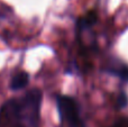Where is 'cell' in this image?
<instances>
[{
  "label": "cell",
  "instance_id": "cell-1",
  "mask_svg": "<svg viewBox=\"0 0 128 127\" xmlns=\"http://www.w3.org/2000/svg\"><path fill=\"white\" fill-rule=\"evenodd\" d=\"M42 91L32 89L19 98L7 101L0 109V124L8 127H38Z\"/></svg>",
  "mask_w": 128,
  "mask_h": 127
},
{
  "label": "cell",
  "instance_id": "cell-3",
  "mask_svg": "<svg viewBox=\"0 0 128 127\" xmlns=\"http://www.w3.org/2000/svg\"><path fill=\"white\" fill-rule=\"evenodd\" d=\"M106 71L112 76H117L122 81L128 82V65L125 63H122L120 61L111 62L109 66L106 69Z\"/></svg>",
  "mask_w": 128,
  "mask_h": 127
},
{
  "label": "cell",
  "instance_id": "cell-5",
  "mask_svg": "<svg viewBox=\"0 0 128 127\" xmlns=\"http://www.w3.org/2000/svg\"><path fill=\"white\" fill-rule=\"evenodd\" d=\"M109 127H128V118L127 117H122V118L117 119Z\"/></svg>",
  "mask_w": 128,
  "mask_h": 127
},
{
  "label": "cell",
  "instance_id": "cell-2",
  "mask_svg": "<svg viewBox=\"0 0 128 127\" xmlns=\"http://www.w3.org/2000/svg\"><path fill=\"white\" fill-rule=\"evenodd\" d=\"M56 105L61 123L66 127H84L78 101L66 94L56 96Z\"/></svg>",
  "mask_w": 128,
  "mask_h": 127
},
{
  "label": "cell",
  "instance_id": "cell-4",
  "mask_svg": "<svg viewBox=\"0 0 128 127\" xmlns=\"http://www.w3.org/2000/svg\"><path fill=\"white\" fill-rule=\"evenodd\" d=\"M28 82H29L28 73L25 71L18 72V73H16L15 76L11 78L10 89L14 90V91H19V90H22L24 88H26Z\"/></svg>",
  "mask_w": 128,
  "mask_h": 127
}]
</instances>
